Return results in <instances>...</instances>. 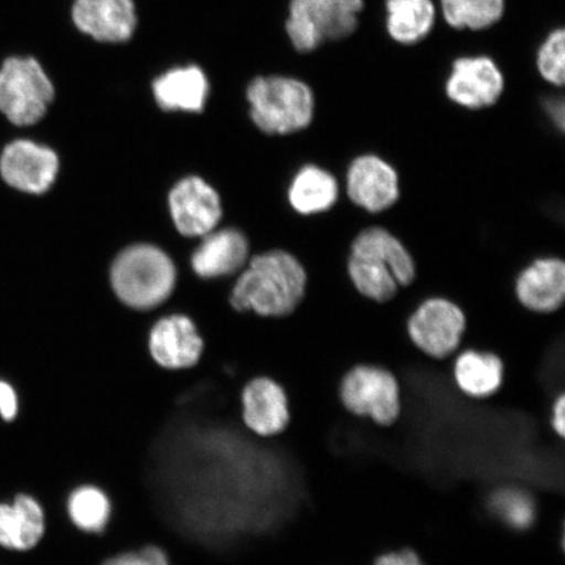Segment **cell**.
Segmentation results:
<instances>
[{"label":"cell","instance_id":"obj_1","mask_svg":"<svg viewBox=\"0 0 565 565\" xmlns=\"http://www.w3.org/2000/svg\"><path fill=\"white\" fill-rule=\"evenodd\" d=\"M306 268L292 254L274 250L254 257L232 292L237 312L282 318L299 308L307 291Z\"/></svg>","mask_w":565,"mask_h":565},{"label":"cell","instance_id":"obj_2","mask_svg":"<svg viewBox=\"0 0 565 565\" xmlns=\"http://www.w3.org/2000/svg\"><path fill=\"white\" fill-rule=\"evenodd\" d=\"M348 271L360 295L386 302L395 298L401 287L412 285L416 266L412 253L393 233L372 227L353 239Z\"/></svg>","mask_w":565,"mask_h":565},{"label":"cell","instance_id":"obj_3","mask_svg":"<svg viewBox=\"0 0 565 565\" xmlns=\"http://www.w3.org/2000/svg\"><path fill=\"white\" fill-rule=\"evenodd\" d=\"M247 100L253 122L271 136L301 131L313 121V90L295 77L259 76L247 88Z\"/></svg>","mask_w":565,"mask_h":565},{"label":"cell","instance_id":"obj_4","mask_svg":"<svg viewBox=\"0 0 565 565\" xmlns=\"http://www.w3.org/2000/svg\"><path fill=\"white\" fill-rule=\"evenodd\" d=\"M51 75L32 55L7 56L0 66V115L20 130L32 129L54 103Z\"/></svg>","mask_w":565,"mask_h":565},{"label":"cell","instance_id":"obj_5","mask_svg":"<svg viewBox=\"0 0 565 565\" xmlns=\"http://www.w3.org/2000/svg\"><path fill=\"white\" fill-rule=\"evenodd\" d=\"M111 285L127 307L150 310L171 296L175 285L174 265L158 247H129L111 268Z\"/></svg>","mask_w":565,"mask_h":565},{"label":"cell","instance_id":"obj_6","mask_svg":"<svg viewBox=\"0 0 565 565\" xmlns=\"http://www.w3.org/2000/svg\"><path fill=\"white\" fill-rule=\"evenodd\" d=\"M364 0H291L286 32L299 53L351 38L358 31Z\"/></svg>","mask_w":565,"mask_h":565},{"label":"cell","instance_id":"obj_7","mask_svg":"<svg viewBox=\"0 0 565 565\" xmlns=\"http://www.w3.org/2000/svg\"><path fill=\"white\" fill-rule=\"evenodd\" d=\"M339 397L348 412L387 427L401 413L398 379L384 366L358 364L344 374Z\"/></svg>","mask_w":565,"mask_h":565},{"label":"cell","instance_id":"obj_8","mask_svg":"<svg viewBox=\"0 0 565 565\" xmlns=\"http://www.w3.org/2000/svg\"><path fill=\"white\" fill-rule=\"evenodd\" d=\"M406 333L423 355L447 360L461 350L463 337L468 333V318L450 300L428 299L408 317Z\"/></svg>","mask_w":565,"mask_h":565},{"label":"cell","instance_id":"obj_9","mask_svg":"<svg viewBox=\"0 0 565 565\" xmlns=\"http://www.w3.org/2000/svg\"><path fill=\"white\" fill-rule=\"evenodd\" d=\"M58 173V154L31 138L13 137L0 150V181L18 194H46Z\"/></svg>","mask_w":565,"mask_h":565},{"label":"cell","instance_id":"obj_10","mask_svg":"<svg viewBox=\"0 0 565 565\" xmlns=\"http://www.w3.org/2000/svg\"><path fill=\"white\" fill-rule=\"evenodd\" d=\"M505 89V77L490 55L459 56L451 63L445 82V95L468 110L491 108Z\"/></svg>","mask_w":565,"mask_h":565},{"label":"cell","instance_id":"obj_11","mask_svg":"<svg viewBox=\"0 0 565 565\" xmlns=\"http://www.w3.org/2000/svg\"><path fill=\"white\" fill-rule=\"evenodd\" d=\"M146 344L152 362L169 372L194 369L206 345L196 323L183 315L160 318L148 331Z\"/></svg>","mask_w":565,"mask_h":565},{"label":"cell","instance_id":"obj_12","mask_svg":"<svg viewBox=\"0 0 565 565\" xmlns=\"http://www.w3.org/2000/svg\"><path fill=\"white\" fill-rule=\"evenodd\" d=\"M289 416L285 387L271 377H253L239 392V418L254 436L270 439L285 433Z\"/></svg>","mask_w":565,"mask_h":565},{"label":"cell","instance_id":"obj_13","mask_svg":"<svg viewBox=\"0 0 565 565\" xmlns=\"http://www.w3.org/2000/svg\"><path fill=\"white\" fill-rule=\"evenodd\" d=\"M45 533V508L34 494L19 491L0 500V548L6 553H31Z\"/></svg>","mask_w":565,"mask_h":565},{"label":"cell","instance_id":"obj_14","mask_svg":"<svg viewBox=\"0 0 565 565\" xmlns=\"http://www.w3.org/2000/svg\"><path fill=\"white\" fill-rule=\"evenodd\" d=\"M173 222L183 236H206L222 217L221 198L198 177L177 183L169 196Z\"/></svg>","mask_w":565,"mask_h":565},{"label":"cell","instance_id":"obj_15","mask_svg":"<svg viewBox=\"0 0 565 565\" xmlns=\"http://www.w3.org/2000/svg\"><path fill=\"white\" fill-rule=\"evenodd\" d=\"M348 194L356 206L379 214L398 201V173L376 154H362L349 167Z\"/></svg>","mask_w":565,"mask_h":565},{"label":"cell","instance_id":"obj_16","mask_svg":"<svg viewBox=\"0 0 565 565\" xmlns=\"http://www.w3.org/2000/svg\"><path fill=\"white\" fill-rule=\"evenodd\" d=\"M73 20L83 33L100 42H126L137 30L132 0H75Z\"/></svg>","mask_w":565,"mask_h":565},{"label":"cell","instance_id":"obj_17","mask_svg":"<svg viewBox=\"0 0 565 565\" xmlns=\"http://www.w3.org/2000/svg\"><path fill=\"white\" fill-rule=\"evenodd\" d=\"M515 295L530 312L550 315L565 300V264L559 258H541L529 265L515 280Z\"/></svg>","mask_w":565,"mask_h":565},{"label":"cell","instance_id":"obj_18","mask_svg":"<svg viewBox=\"0 0 565 565\" xmlns=\"http://www.w3.org/2000/svg\"><path fill=\"white\" fill-rule=\"evenodd\" d=\"M451 372L458 391L472 399L490 398L503 385V360L490 351L459 350L454 356Z\"/></svg>","mask_w":565,"mask_h":565},{"label":"cell","instance_id":"obj_19","mask_svg":"<svg viewBox=\"0 0 565 565\" xmlns=\"http://www.w3.org/2000/svg\"><path fill=\"white\" fill-rule=\"evenodd\" d=\"M247 253L249 245L242 232H210L193 254V270L202 278L224 277L244 266Z\"/></svg>","mask_w":565,"mask_h":565},{"label":"cell","instance_id":"obj_20","mask_svg":"<svg viewBox=\"0 0 565 565\" xmlns=\"http://www.w3.org/2000/svg\"><path fill=\"white\" fill-rule=\"evenodd\" d=\"M436 21L434 0H385V28L395 44H420L433 33Z\"/></svg>","mask_w":565,"mask_h":565},{"label":"cell","instance_id":"obj_21","mask_svg":"<svg viewBox=\"0 0 565 565\" xmlns=\"http://www.w3.org/2000/svg\"><path fill=\"white\" fill-rule=\"evenodd\" d=\"M153 95L161 109L200 113L209 96V82L196 66L174 68L153 83Z\"/></svg>","mask_w":565,"mask_h":565},{"label":"cell","instance_id":"obj_22","mask_svg":"<svg viewBox=\"0 0 565 565\" xmlns=\"http://www.w3.org/2000/svg\"><path fill=\"white\" fill-rule=\"evenodd\" d=\"M339 185L333 174L317 166H306L288 190V200L301 215H316L334 206Z\"/></svg>","mask_w":565,"mask_h":565},{"label":"cell","instance_id":"obj_23","mask_svg":"<svg viewBox=\"0 0 565 565\" xmlns=\"http://www.w3.org/2000/svg\"><path fill=\"white\" fill-rule=\"evenodd\" d=\"M65 511L70 524L81 533L103 534L108 527L111 514V499L100 486L83 483L67 494Z\"/></svg>","mask_w":565,"mask_h":565},{"label":"cell","instance_id":"obj_24","mask_svg":"<svg viewBox=\"0 0 565 565\" xmlns=\"http://www.w3.org/2000/svg\"><path fill=\"white\" fill-rule=\"evenodd\" d=\"M507 0H440L441 17L456 31L491 30L504 18Z\"/></svg>","mask_w":565,"mask_h":565},{"label":"cell","instance_id":"obj_25","mask_svg":"<svg viewBox=\"0 0 565 565\" xmlns=\"http://www.w3.org/2000/svg\"><path fill=\"white\" fill-rule=\"evenodd\" d=\"M536 71L542 79L555 87H563L565 82V31L555 28L536 51Z\"/></svg>","mask_w":565,"mask_h":565},{"label":"cell","instance_id":"obj_26","mask_svg":"<svg viewBox=\"0 0 565 565\" xmlns=\"http://www.w3.org/2000/svg\"><path fill=\"white\" fill-rule=\"evenodd\" d=\"M100 565H172L167 551L154 543L139 548L119 551L103 561Z\"/></svg>","mask_w":565,"mask_h":565},{"label":"cell","instance_id":"obj_27","mask_svg":"<svg viewBox=\"0 0 565 565\" xmlns=\"http://www.w3.org/2000/svg\"><path fill=\"white\" fill-rule=\"evenodd\" d=\"M21 412L20 393L9 379L0 377V420L7 426L15 423Z\"/></svg>","mask_w":565,"mask_h":565},{"label":"cell","instance_id":"obj_28","mask_svg":"<svg viewBox=\"0 0 565 565\" xmlns=\"http://www.w3.org/2000/svg\"><path fill=\"white\" fill-rule=\"evenodd\" d=\"M373 565H426L412 548L392 551L380 555Z\"/></svg>","mask_w":565,"mask_h":565},{"label":"cell","instance_id":"obj_29","mask_svg":"<svg viewBox=\"0 0 565 565\" xmlns=\"http://www.w3.org/2000/svg\"><path fill=\"white\" fill-rule=\"evenodd\" d=\"M551 427L565 439V393L561 394L551 407Z\"/></svg>","mask_w":565,"mask_h":565},{"label":"cell","instance_id":"obj_30","mask_svg":"<svg viewBox=\"0 0 565 565\" xmlns=\"http://www.w3.org/2000/svg\"><path fill=\"white\" fill-rule=\"evenodd\" d=\"M548 115L553 118L557 129L564 131V103L563 100H553L548 104Z\"/></svg>","mask_w":565,"mask_h":565},{"label":"cell","instance_id":"obj_31","mask_svg":"<svg viewBox=\"0 0 565 565\" xmlns=\"http://www.w3.org/2000/svg\"><path fill=\"white\" fill-rule=\"evenodd\" d=\"M202 359H204V358H202ZM206 360H207V362H210V363L214 364V362H211V360H209V359H206ZM215 364H216V363H215ZM216 365H217V364H216ZM217 366H218V365H217ZM224 372H225V371H224ZM227 373H228V372H227ZM231 374H232V373H231ZM235 376H236V374H235ZM237 377H238V376H237ZM239 379H242V377H239ZM242 380H243V379H242ZM243 381H244V380H243ZM245 383H246V381H245Z\"/></svg>","mask_w":565,"mask_h":565}]
</instances>
